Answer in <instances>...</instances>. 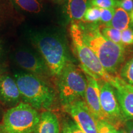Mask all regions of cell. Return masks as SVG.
<instances>
[{"instance_id": "83f0119b", "label": "cell", "mask_w": 133, "mask_h": 133, "mask_svg": "<svg viewBox=\"0 0 133 133\" xmlns=\"http://www.w3.org/2000/svg\"><path fill=\"white\" fill-rule=\"evenodd\" d=\"M3 74H4V67L3 66L0 65V76L2 75Z\"/></svg>"}, {"instance_id": "484cf974", "label": "cell", "mask_w": 133, "mask_h": 133, "mask_svg": "<svg viewBox=\"0 0 133 133\" xmlns=\"http://www.w3.org/2000/svg\"><path fill=\"white\" fill-rule=\"evenodd\" d=\"M124 128L128 133H133V120L126 121Z\"/></svg>"}, {"instance_id": "ba28073f", "label": "cell", "mask_w": 133, "mask_h": 133, "mask_svg": "<svg viewBox=\"0 0 133 133\" xmlns=\"http://www.w3.org/2000/svg\"><path fill=\"white\" fill-rule=\"evenodd\" d=\"M15 62L30 74L41 78L51 76L49 68L39 54L26 48H19L14 54Z\"/></svg>"}, {"instance_id": "52a82bcc", "label": "cell", "mask_w": 133, "mask_h": 133, "mask_svg": "<svg viewBox=\"0 0 133 133\" xmlns=\"http://www.w3.org/2000/svg\"><path fill=\"white\" fill-rule=\"evenodd\" d=\"M99 83L100 101L104 120L114 126L117 130L123 128L126 121L123 115L114 88L109 82L102 79Z\"/></svg>"}, {"instance_id": "4316f807", "label": "cell", "mask_w": 133, "mask_h": 133, "mask_svg": "<svg viewBox=\"0 0 133 133\" xmlns=\"http://www.w3.org/2000/svg\"><path fill=\"white\" fill-rule=\"evenodd\" d=\"M117 133H128L127 131L125 130V129L124 128H120L117 130Z\"/></svg>"}, {"instance_id": "30bf717a", "label": "cell", "mask_w": 133, "mask_h": 133, "mask_svg": "<svg viewBox=\"0 0 133 133\" xmlns=\"http://www.w3.org/2000/svg\"><path fill=\"white\" fill-rule=\"evenodd\" d=\"M109 83L114 88L125 120H133V86L118 76H113Z\"/></svg>"}, {"instance_id": "cb8c5ba5", "label": "cell", "mask_w": 133, "mask_h": 133, "mask_svg": "<svg viewBox=\"0 0 133 133\" xmlns=\"http://www.w3.org/2000/svg\"><path fill=\"white\" fill-rule=\"evenodd\" d=\"M101 9V19H100L99 22H101L104 25L107 24L112 19L115 9Z\"/></svg>"}, {"instance_id": "4fadbf2b", "label": "cell", "mask_w": 133, "mask_h": 133, "mask_svg": "<svg viewBox=\"0 0 133 133\" xmlns=\"http://www.w3.org/2000/svg\"><path fill=\"white\" fill-rule=\"evenodd\" d=\"M91 6V0H64L63 14L67 22H78Z\"/></svg>"}, {"instance_id": "4dcf8cb0", "label": "cell", "mask_w": 133, "mask_h": 133, "mask_svg": "<svg viewBox=\"0 0 133 133\" xmlns=\"http://www.w3.org/2000/svg\"><path fill=\"white\" fill-rule=\"evenodd\" d=\"M2 114H1V110H0V120H1V118H2Z\"/></svg>"}, {"instance_id": "2e32d148", "label": "cell", "mask_w": 133, "mask_h": 133, "mask_svg": "<svg viewBox=\"0 0 133 133\" xmlns=\"http://www.w3.org/2000/svg\"><path fill=\"white\" fill-rule=\"evenodd\" d=\"M14 6L22 12L39 14L43 9L41 0H9Z\"/></svg>"}, {"instance_id": "ac0fdd59", "label": "cell", "mask_w": 133, "mask_h": 133, "mask_svg": "<svg viewBox=\"0 0 133 133\" xmlns=\"http://www.w3.org/2000/svg\"><path fill=\"white\" fill-rule=\"evenodd\" d=\"M100 29L102 34L109 40L116 44L123 45L121 43V31L110 26L105 25L102 28L100 26Z\"/></svg>"}, {"instance_id": "8fae6325", "label": "cell", "mask_w": 133, "mask_h": 133, "mask_svg": "<svg viewBox=\"0 0 133 133\" xmlns=\"http://www.w3.org/2000/svg\"><path fill=\"white\" fill-rule=\"evenodd\" d=\"M87 86H86L84 101L88 109L96 120H104L100 101V88L99 80L89 75L85 74Z\"/></svg>"}, {"instance_id": "f546056e", "label": "cell", "mask_w": 133, "mask_h": 133, "mask_svg": "<svg viewBox=\"0 0 133 133\" xmlns=\"http://www.w3.org/2000/svg\"><path fill=\"white\" fill-rule=\"evenodd\" d=\"M1 52H2V46H1V43L0 42V56L1 54Z\"/></svg>"}, {"instance_id": "6da1fadb", "label": "cell", "mask_w": 133, "mask_h": 133, "mask_svg": "<svg viewBox=\"0 0 133 133\" xmlns=\"http://www.w3.org/2000/svg\"><path fill=\"white\" fill-rule=\"evenodd\" d=\"M83 39L92 50L108 74L117 76L126 57L125 46L110 41L103 35L99 22L78 23Z\"/></svg>"}, {"instance_id": "e0dca14e", "label": "cell", "mask_w": 133, "mask_h": 133, "mask_svg": "<svg viewBox=\"0 0 133 133\" xmlns=\"http://www.w3.org/2000/svg\"><path fill=\"white\" fill-rule=\"evenodd\" d=\"M119 77L126 83L133 86V58L123 65Z\"/></svg>"}, {"instance_id": "5bb4252c", "label": "cell", "mask_w": 133, "mask_h": 133, "mask_svg": "<svg viewBox=\"0 0 133 133\" xmlns=\"http://www.w3.org/2000/svg\"><path fill=\"white\" fill-rule=\"evenodd\" d=\"M61 126L57 116L51 110L40 114L37 126L33 133H60Z\"/></svg>"}, {"instance_id": "277c9868", "label": "cell", "mask_w": 133, "mask_h": 133, "mask_svg": "<svg viewBox=\"0 0 133 133\" xmlns=\"http://www.w3.org/2000/svg\"><path fill=\"white\" fill-rule=\"evenodd\" d=\"M56 78L58 96L63 107L77 100H84L87 80L81 68L70 61Z\"/></svg>"}, {"instance_id": "5b68a950", "label": "cell", "mask_w": 133, "mask_h": 133, "mask_svg": "<svg viewBox=\"0 0 133 133\" xmlns=\"http://www.w3.org/2000/svg\"><path fill=\"white\" fill-rule=\"evenodd\" d=\"M39 116L37 110L29 104L21 102L4 113L0 129L6 133H33Z\"/></svg>"}, {"instance_id": "d6a6232c", "label": "cell", "mask_w": 133, "mask_h": 133, "mask_svg": "<svg viewBox=\"0 0 133 133\" xmlns=\"http://www.w3.org/2000/svg\"><path fill=\"white\" fill-rule=\"evenodd\" d=\"M54 1H64V0H54Z\"/></svg>"}, {"instance_id": "d4e9b609", "label": "cell", "mask_w": 133, "mask_h": 133, "mask_svg": "<svg viewBox=\"0 0 133 133\" xmlns=\"http://www.w3.org/2000/svg\"><path fill=\"white\" fill-rule=\"evenodd\" d=\"M118 8L123 9L128 14L133 11V0H120Z\"/></svg>"}, {"instance_id": "9a60e30c", "label": "cell", "mask_w": 133, "mask_h": 133, "mask_svg": "<svg viewBox=\"0 0 133 133\" xmlns=\"http://www.w3.org/2000/svg\"><path fill=\"white\" fill-rule=\"evenodd\" d=\"M132 24L129 14L121 8H117L115 9L114 17L111 21L104 25L110 26L122 31L129 28H131Z\"/></svg>"}, {"instance_id": "7a4b0ae2", "label": "cell", "mask_w": 133, "mask_h": 133, "mask_svg": "<svg viewBox=\"0 0 133 133\" xmlns=\"http://www.w3.org/2000/svg\"><path fill=\"white\" fill-rule=\"evenodd\" d=\"M30 38L48 65L51 76L57 77L70 61L64 38L59 33L46 31L33 32Z\"/></svg>"}, {"instance_id": "8992f818", "label": "cell", "mask_w": 133, "mask_h": 133, "mask_svg": "<svg viewBox=\"0 0 133 133\" xmlns=\"http://www.w3.org/2000/svg\"><path fill=\"white\" fill-rule=\"evenodd\" d=\"M70 35L75 51L81 62L80 65L102 80L109 83L113 76L106 71L92 50L84 42L78 23H71L70 26Z\"/></svg>"}, {"instance_id": "1f68e13d", "label": "cell", "mask_w": 133, "mask_h": 133, "mask_svg": "<svg viewBox=\"0 0 133 133\" xmlns=\"http://www.w3.org/2000/svg\"><path fill=\"white\" fill-rule=\"evenodd\" d=\"M0 133H6V132H4V131L1 130V129H0Z\"/></svg>"}, {"instance_id": "f1b7e54d", "label": "cell", "mask_w": 133, "mask_h": 133, "mask_svg": "<svg viewBox=\"0 0 133 133\" xmlns=\"http://www.w3.org/2000/svg\"><path fill=\"white\" fill-rule=\"evenodd\" d=\"M129 16H130L131 22H132V23H133V11L129 14Z\"/></svg>"}, {"instance_id": "44dd1931", "label": "cell", "mask_w": 133, "mask_h": 133, "mask_svg": "<svg viewBox=\"0 0 133 133\" xmlns=\"http://www.w3.org/2000/svg\"><path fill=\"white\" fill-rule=\"evenodd\" d=\"M120 0H91V5L99 9H116Z\"/></svg>"}, {"instance_id": "d6986e66", "label": "cell", "mask_w": 133, "mask_h": 133, "mask_svg": "<svg viewBox=\"0 0 133 133\" xmlns=\"http://www.w3.org/2000/svg\"><path fill=\"white\" fill-rule=\"evenodd\" d=\"M101 19V9L95 6H91L86 11L81 22L88 23L99 22Z\"/></svg>"}, {"instance_id": "ffe728a7", "label": "cell", "mask_w": 133, "mask_h": 133, "mask_svg": "<svg viewBox=\"0 0 133 133\" xmlns=\"http://www.w3.org/2000/svg\"><path fill=\"white\" fill-rule=\"evenodd\" d=\"M62 133H85L71 118H66L62 122Z\"/></svg>"}, {"instance_id": "7402d4cb", "label": "cell", "mask_w": 133, "mask_h": 133, "mask_svg": "<svg viewBox=\"0 0 133 133\" xmlns=\"http://www.w3.org/2000/svg\"><path fill=\"white\" fill-rule=\"evenodd\" d=\"M97 133H117V129L105 120H97Z\"/></svg>"}, {"instance_id": "9c48e42d", "label": "cell", "mask_w": 133, "mask_h": 133, "mask_svg": "<svg viewBox=\"0 0 133 133\" xmlns=\"http://www.w3.org/2000/svg\"><path fill=\"white\" fill-rule=\"evenodd\" d=\"M64 108L71 119L84 132L97 133L96 120L84 100H77Z\"/></svg>"}, {"instance_id": "7c38bea8", "label": "cell", "mask_w": 133, "mask_h": 133, "mask_svg": "<svg viewBox=\"0 0 133 133\" xmlns=\"http://www.w3.org/2000/svg\"><path fill=\"white\" fill-rule=\"evenodd\" d=\"M21 96L14 78L8 74L0 76V102L9 108L21 103Z\"/></svg>"}, {"instance_id": "3957f363", "label": "cell", "mask_w": 133, "mask_h": 133, "mask_svg": "<svg viewBox=\"0 0 133 133\" xmlns=\"http://www.w3.org/2000/svg\"><path fill=\"white\" fill-rule=\"evenodd\" d=\"M23 102L34 109L50 110L56 100V92L44 79L30 73L14 75Z\"/></svg>"}, {"instance_id": "603a6c76", "label": "cell", "mask_w": 133, "mask_h": 133, "mask_svg": "<svg viewBox=\"0 0 133 133\" xmlns=\"http://www.w3.org/2000/svg\"><path fill=\"white\" fill-rule=\"evenodd\" d=\"M121 43L124 46L133 45V29L129 28L121 31Z\"/></svg>"}]
</instances>
